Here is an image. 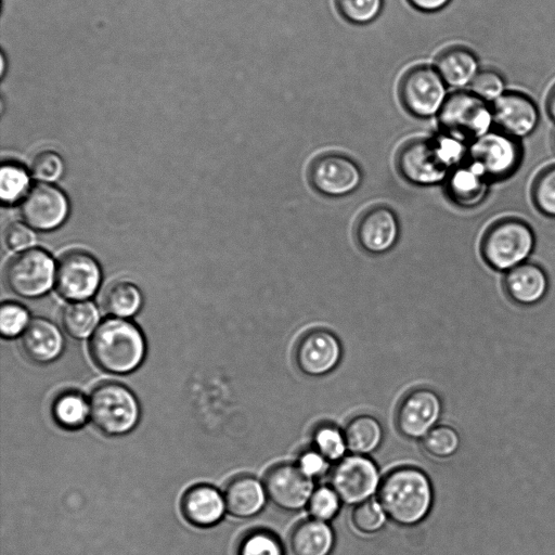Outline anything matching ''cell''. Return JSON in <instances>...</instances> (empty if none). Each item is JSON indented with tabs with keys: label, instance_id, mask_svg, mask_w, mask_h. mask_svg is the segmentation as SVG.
Returning a JSON list of instances; mask_svg holds the SVG:
<instances>
[{
	"label": "cell",
	"instance_id": "9c48e42d",
	"mask_svg": "<svg viewBox=\"0 0 555 555\" xmlns=\"http://www.w3.org/2000/svg\"><path fill=\"white\" fill-rule=\"evenodd\" d=\"M380 482L376 464L365 455H346L331 472V487L347 505L356 506L371 500L378 492Z\"/></svg>",
	"mask_w": 555,
	"mask_h": 555
},
{
	"label": "cell",
	"instance_id": "e575fe53",
	"mask_svg": "<svg viewBox=\"0 0 555 555\" xmlns=\"http://www.w3.org/2000/svg\"><path fill=\"white\" fill-rule=\"evenodd\" d=\"M29 183L26 171L15 164H4L0 171V195L4 203H14L27 190Z\"/></svg>",
	"mask_w": 555,
	"mask_h": 555
},
{
	"label": "cell",
	"instance_id": "d6986e66",
	"mask_svg": "<svg viewBox=\"0 0 555 555\" xmlns=\"http://www.w3.org/2000/svg\"><path fill=\"white\" fill-rule=\"evenodd\" d=\"M503 291L514 304L533 307L548 293L550 278L545 269L535 262H522L504 273Z\"/></svg>",
	"mask_w": 555,
	"mask_h": 555
},
{
	"label": "cell",
	"instance_id": "b9f144b4",
	"mask_svg": "<svg viewBox=\"0 0 555 555\" xmlns=\"http://www.w3.org/2000/svg\"><path fill=\"white\" fill-rule=\"evenodd\" d=\"M4 241L13 250H25L35 243L33 231L25 224L13 222L8 225L4 232Z\"/></svg>",
	"mask_w": 555,
	"mask_h": 555
},
{
	"label": "cell",
	"instance_id": "7c38bea8",
	"mask_svg": "<svg viewBox=\"0 0 555 555\" xmlns=\"http://www.w3.org/2000/svg\"><path fill=\"white\" fill-rule=\"evenodd\" d=\"M263 486L268 500L286 512L307 507L314 491L313 479L296 464L287 463L271 467L263 478Z\"/></svg>",
	"mask_w": 555,
	"mask_h": 555
},
{
	"label": "cell",
	"instance_id": "ab89813d",
	"mask_svg": "<svg viewBox=\"0 0 555 555\" xmlns=\"http://www.w3.org/2000/svg\"><path fill=\"white\" fill-rule=\"evenodd\" d=\"M63 170L61 156L51 151L39 153L30 165L33 177L40 181H55L62 176Z\"/></svg>",
	"mask_w": 555,
	"mask_h": 555
},
{
	"label": "cell",
	"instance_id": "836d02e7",
	"mask_svg": "<svg viewBox=\"0 0 555 555\" xmlns=\"http://www.w3.org/2000/svg\"><path fill=\"white\" fill-rule=\"evenodd\" d=\"M387 516L378 500H367L354 506L351 513L352 527L362 534H374L385 526Z\"/></svg>",
	"mask_w": 555,
	"mask_h": 555
},
{
	"label": "cell",
	"instance_id": "f1b7e54d",
	"mask_svg": "<svg viewBox=\"0 0 555 555\" xmlns=\"http://www.w3.org/2000/svg\"><path fill=\"white\" fill-rule=\"evenodd\" d=\"M52 414L60 426L66 429H77L90 416L89 402L80 393L64 392L54 400Z\"/></svg>",
	"mask_w": 555,
	"mask_h": 555
},
{
	"label": "cell",
	"instance_id": "4fadbf2b",
	"mask_svg": "<svg viewBox=\"0 0 555 555\" xmlns=\"http://www.w3.org/2000/svg\"><path fill=\"white\" fill-rule=\"evenodd\" d=\"M442 413L440 397L431 389L417 388L401 400L396 425L402 436L423 439L438 423Z\"/></svg>",
	"mask_w": 555,
	"mask_h": 555
},
{
	"label": "cell",
	"instance_id": "8992f818",
	"mask_svg": "<svg viewBox=\"0 0 555 555\" xmlns=\"http://www.w3.org/2000/svg\"><path fill=\"white\" fill-rule=\"evenodd\" d=\"M90 417L99 430L108 436L129 433L140 417L134 395L117 383L96 387L89 398Z\"/></svg>",
	"mask_w": 555,
	"mask_h": 555
},
{
	"label": "cell",
	"instance_id": "5b68a950",
	"mask_svg": "<svg viewBox=\"0 0 555 555\" xmlns=\"http://www.w3.org/2000/svg\"><path fill=\"white\" fill-rule=\"evenodd\" d=\"M438 124L442 133L469 144L492 129L491 103L469 90H455L440 108Z\"/></svg>",
	"mask_w": 555,
	"mask_h": 555
},
{
	"label": "cell",
	"instance_id": "1f68e13d",
	"mask_svg": "<svg viewBox=\"0 0 555 555\" xmlns=\"http://www.w3.org/2000/svg\"><path fill=\"white\" fill-rule=\"evenodd\" d=\"M313 449L330 463L339 462L348 451L344 431L332 425H321L313 433Z\"/></svg>",
	"mask_w": 555,
	"mask_h": 555
},
{
	"label": "cell",
	"instance_id": "52a82bcc",
	"mask_svg": "<svg viewBox=\"0 0 555 555\" xmlns=\"http://www.w3.org/2000/svg\"><path fill=\"white\" fill-rule=\"evenodd\" d=\"M522 156L520 140L499 129H491L468 145V159L483 171L491 183L514 176Z\"/></svg>",
	"mask_w": 555,
	"mask_h": 555
},
{
	"label": "cell",
	"instance_id": "f35d334b",
	"mask_svg": "<svg viewBox=\"0 0 555 555\" xmlns=\"http://www.w3.org/2000/svg\"><path fill=\"white\" fill-rule=\"evenodd\" d=\"M28 326V313L17 304H3L0 310V331L4 337H14Z\"/></svg>",
	"mask_w": 555,
	"mask_h": 555
},
{
	"label": "cell",
	"instance_id": "8fae6325",
	"mask_svg": "<svg viewBox=\"0 0 555 555\" xmlns=\"http://www.w3.org/2000/svg\"><path fill=\"white\" fill-rule=\"evenodd\" d=\"M308 178L312 188L322 195L346 196L354 192L362 181V173L350 157L339 153H325L310 165Z\"/></svg>",
	"mask_w": 555,
	"mask_h": 555
},
{
	"label": "cell",
	"instance_id": "e0dca14e",
	"mask_svg": "<svg viewBox=\"0 0 555 555\" xmlns=\"http://www.w3.org/2000/svg\"><path fill=\"white\" fill-rule=\"evenodd\" d=\"M24 221L37 230L59 227L68 214V202L56 186L39 183L24 196L20 206Z\"/></svg>",
	"mask_w": 555,
	"mask_h": 555
},
{
	"label": "cell",
	"instance_id": "277c9868",
	"mask_svg": "<svg viewBox=\"0 0 555 555\" xmlns=\"http://www.w3.org/2000/svg\"><path fill=\"white\" fill-rule=\"evenodd\" d=\"M535 242V233L526 220L504 217L493 221L485 230L479 250L489 268L505 273L529 260Z\"/></svg>",
	"mask_w": 555,
	"mask_h": 555
},
{
	"label": "cell",
	"instance_id": "6da1fadb",
	"mask_svg": "<svg viewBox=\"0 0 555 555\" xmlns=\"http://www.w3.org/2000/svg\"><path fill=\"white\" fill-rule=\"evenodd\" d=\"M468 143L446 133L405 142L397 155V168L410 183L433 185L468 158Z\"/></svg>",
	"mask_w": 555,
	"mask_h": 555
},
{
	"label": "cell",
	"instance_id": "7a4b0ae2",
	"mask_svg": "<svg viewBox=\"0 0 555 555\" xmlns=\"http://www.w3.org/2000/svg\"><path fill=\"white\" fill-rule=\"evenodd\" d=\"M377 495L387 518L402 527L422 522L434 502V490L428 476L412 466L389 472L382 479Z\"/></svg>",
	"mask_w": 555,
	"mask_h": 555
},
{
	"label": "cell",
	"instance_id": "d6a6232c",
	"mask_svg": "<svg viewBox=\"0 0 555 555\" xmlns=\"http://www.w3.org/2000/svg\"><path fill=\"white\" fill-rule=\"evenodd\" d=\"M338 14L354 25L375 21L383 11L384 0H334Z\"/></svg>",
	"mask_w": 555,
	"mask_h": 555
},
{
	"label": "cell",
	"instance_id": "2e32d148",
	"mask_svg": "<svg viewBox=\"0 0 555 555\" xmlns=\"http://www.w3.org/2000/svg\"><path fill=\"white\" fill-rule=\"evenodd\" d=\"M498 129L520 140L533 133L540 122L535 102L518 91H505L491 103Z\"/></svg>",
	"mask_w": 555,
	"mask_h": 555
},
{
	"label": "cell",
	"instance_id": "7402d4cb",
	"mask_svg": "<svg viewBox=\"0 0 555 555\" xmlns=\"http://www.w3.org/2000/svg\"><path fill=\"white\" fill-rule=\"evenodd\" d=\"M227 511L237 518H250L258 515L268 500L263 482L251 476H238L225 487Z\"/></svg>",
	"mask_w": 555,
	"mask_h": 555
},
{
	"label": "cell",
	"instance_id": "d4e9b609",
	"mask_svg": "<svg viewBox=\"0 0 555 555\" xmlns=\"http://www.w3.org/2000/svg\"><path fill=\"white\" fill-rule=\"evenodd\" d=\"M335 542L327 522L309 519L298 524L289 537L293 555H330Z\"/></svg>",
	"mask_w": 555,
	"mask_h": 555
},
{
	"label": "cell",
	"instance_id": "ac0fdd59",
	"mask_svg": "<svg viewBox=\"0 0 555 555\" xmlns=\"http://www.w3.org/2000/svg\"><path fill=\"white\" fill-rule=\"evenodd\" d=\"M400 225L396 214L387 206L375 205L366 209L356 225L360 247L369 254L380 255L397 243Z\"/></svg>",
	"mask_w": 555,
	"mask_h": 555
},
{
	"label": "cell",
	"instance_id": "3957f363",
	"mask_svg": "<svg viewBox=\"0 0 555 555\" xmlns=\"http://www.w3.org/2000/svg\"><path fill=\"white\" fill-rule=\"evenodd\" d=\"M90 353L102 370L126 374L143 361L145 341L140 330L122 319H107L94 331L90 340Z\"/></svg>",
	"mask_w": 555,
	"mask_h": 555
},
{
	"label": "cell",
	"instance_id": "f546056e",
	"mask_svg": "<svg viewBox=\"0 0 555 555\" xmlns=\"http://www.w3.org/2000/svg\"><path fill=\"white\" fill-rule=\"evenodd\" d=\"M530 196L540 214L555 219V164L545 166L537 173L531 183Z\"/></svg>",
	"mask_w": 555,
	"mask_h": 555
},
{
	"label": "cell",
	"instance_id": "ba28073f",
	"mask_svg": "<svg viewBox=\"0 0 555 555\" xmlns=\"http://www.w3.org/2000/svg\"><path fill=\"white\" fill-rule=\"evenodd\" d=\"M399 100L406 112L418 118L438 115L448 94L437 69L418 64L406 69L398 85Z\"/></svg>",
	"mask_w": 555,
	"mask_h": 555
},
{
	"label": "cell",
	"instance_id": "4316f807",
	"mask_svg": "<svg viewBox=\"0 0 555 555\" xmlns=\"http://www.w3.org/2000/svg\"><path fill=\"white\" fill-rule=\"evenodd\" d=\"M99 312L91 301L68 304L62 311V325L75 338H87L96 330Z\"/></svg>",
	"mask_w": 555,
	"mask_h": 555
},
{
	"label": "cell",
	"instance_id": "9a60e30c",
	"mask_svg": "<svg viewBox=\"0 0 555 555\" xmlns=\"http://www.w3.org/2000/svg\"><path fill=\"white\" fill-rule=\"evenodd\" d=\"M100 281L99 263L88 253L75 250L60 259L55 285L63 297L77 301L87 299L94 294Z\"/></svg>",
	"mask_w": 555,
	"mask_h": 555
},
{
	"label": "cell",
	"instance_id": "4dcf8cb0",
	"mask_svg": "<svg viewBox=\"0 0 555 555\" xmlns=\"http://www.w3.org/2000/svg\"><path fill=\"white\" fill-rule=\"evenodd\" d=\"M423 448L427 454L435 459H449L460 448L457 431L447 425L434 427L423 439Z\"/></svg>",
	"mask_w": 555,
	"mask_h": 555
},
{
	"label": "cell",
	"instance_id": "74e56055",
	"mask_svg": "<svg viewBox=\"0 0 555 555\" xmlns=\"http://www.w3.org/2000/svg\"><path fill=\"white\" fill-rule=\"evenodd\" d=\"M469 91L492 103L505 92V80L502 75L493 69H481L475 76L468 87Z\"/></svg>",
	"mask_w": 555,
	"mask_h": 555
},
{
	"label": "cell",
	"instance_id": "cb8c5ba5",
	"mask_svg": "<svg viewBox=\"0 0 555 555\" xmlns=\"http://www.w3.org/2000/svg\"><path fill=\"white\" fill-rule=\"evenodd\" d=\"M64 341L55 324L46 319L33 320L22 336V347L26 356L38 363L55 360L63 350Z\"/></svg>",
	"mask_w": 555,
	"mask_h": 555
},
{
	"label": "cell",
	"instance_id": "603a6c76",
	"mask_svg": "<svg viewBox=\"0 0 555 555\" xmlns=\"http://www.w3.org/2000/svg\"><path fill=\"white\" fill-rule=\"evenodd\" d=\"M435 68L447 86L461 90L464 87H469L479 72V63L470 49L463 46H451L437 55Z\"/></svg>",
	"mask_w": 555,
	"mask_h": 555
},
{
	"label": "cell",
	"instance_id": "5bb4252c",
	"mask_svg": "<svg viewBox=\"0 0 555 555\" xmlns=\"http://www.w3.org/2000/svg\"><path fill=\"white\" fill-rule=\"evenodd\" d=\"M341 353V345L335 334L325 328H313L299 338L295 362L302 374L321 377L339 364Z\"/></svg>",
	"mask_w": 555,
	"mask_h": 555
},
{
	"label": "cell",
	"instance_id": "ffe728a7",
	"mask_svg": "<svg viewBox=\"0 0 555 555\" xmlns=\"http://www.w3.org/2000/svg\"><path fill=\"white\" fill-rule=\"evenodd\" d=\"M444 183L450 201L466 209L482 204L491 185L483 171L468 158L450 172Z\"/></svg>",
	"mask_w": 555,
	"mask_h": 555
},
{
	"label": "cell",
	"instance_id": "d590c367",
	"mask_svg": "<svg viewBox=\"0 0 555 555\" xmlns=\"http://www.w3.org/2000/svg\"><path fill=\"white\" fill-rule=\"evenodd\" d=\"M341 501L332 487L314 489L307 505L311 518L328 522L340 509Z\"/></svg>",
	"mask_w": 555,
	"mask_h": 555
},
{
	"label": "cell",
	"instance_id": "60d3db41",
	"mask_svg": "<svg viewBox=\"0 0 555 555\" xmlns=\"http://www.w3.org/2000/svg\"><path fill=\"white\" fill-rule=\"evenodd\" d=\"M296 465L305 475L314 479L324 475L328 470L330 462L312 448L304 451L299 455Z\"/></svg>",
	"mask_w": 555,
	"mask_h": 555
},
{
	"label": "cell",
	"instance_id": "ee69618b",
	"mask_svg": "<svg viewBox=\"0 0 555 555\" xmlns=\"http://www.w3.org/2000/svg\"><path fill=\"white\" fill-rule=\"evenodd\" d=\"M546 112L550 118L555 122V85L548 92L546 99Z\"/></svg>",
	"mask_w": 555,
	"mask_h": 555
},
{
	"label": "cell",
	"instance_id": "83f0119b",
	"mask_svg": "<svg viewBox=\"0 0 555 555\" xmlns=\"http://www.w3.org/2000/svg\"><path fill=\"white\" fill-rule=\"evenodd\" d=\"M105 310L119 318L137 313L142 304L139 288L130 282L119 281L106 289L103 298Z\"/></svg>",
	"mask_w": 555,
	"mask_h": 555
},
{
	"label": "cell",
	"instance_id": "8d00e7d4",
	"mask_svg": "<svg viewBox=\"0 0 555 555\" xmlns=\"http://www.w3.org/2000/svg\"><path fill=\"white\" fill-rule=\"evenodd\" d=\"M238 555H284L280 540L271 532L256 530L244 537Z\"/></svg>",
	"mask_w": 555,
	"mask_h": 555
},
{
	"label": "cell",
	"instance_id": "44dd1931",
	"mask_svg": "<svg viewBox=\"0 0 555 555\" xmlns=\"http://www.w3.org/2000/svg\"><path fill=\"white\" fill-rule=\"evenodd\" d=\"M225 511L224 496L207 485L192 487L182 498L184 517L198 527L214 526L222 518Z\"/></svg>",
	"mask_w": 555,
	"mask_h": 555
},
{
	"label": "cell",
	"instance_id": "484cf974",
	"mask_svg": "<svg viewBox=\"0 0 555 555\" xmlns=\"http://www.w3.org/2000/svg\"><path fill=\"white\" fill-rule=\"evenodd\" d=\"M344 435L350 453L367 456L380 446L383 427L375 417L359 415L348 422Z\"/></svg>",
	"mask_w": 555,
	"mask_h": 555
},
{
	"label": "cell",
	"instance_id": "f6af8a7d",
	"mask_svg": "<svg viewBox=\"0 0 555 555\" xmlns=\"http://www.w3.org/2000/svg\"><path fill=\"white\" fill-rule=\"evenodd\" d=\"M553 143H554V147H555V131H554V135H553Z\"/></svg>",
	"mask_w": 555,
	"mask_h": 555
},
{
	"label": "cell",
	"instance_id": "7bdbcfd3",
	"mask_svg": "<svg viewBox=\"0 0 555 555\" xmlns=\"http://www.w3.org/2000/svg\"><path fill=\"white\" fill-rule=\"evenodd\" d=\"M417 11L433 13L442 10L451 0H406Z\"/></svg>",
	"mask_w": 555,
	"mask_h": 555
},
{
	"label": "cell",
	"instance_id": "30bf717a",
	"mask_svg": "<svg viewBox=\"0 0 555 555\" xmlns=\"http://www.w3.org/2000/svg\"><path fill=\"white\" fill-rule=\"evenodd\" d=\"M55 266L52 258L41 249H27L15 255L5 269L9 288L26 298L44 294L55 281Z\"/></svg>",
	"mask_w": 555,
	"mask_h": 555
}]
</instances>
